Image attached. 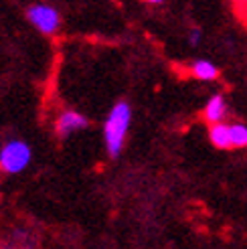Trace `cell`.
Returning <instances> with one entry per match:
<instances>
[{"mask_svg": "<svg viewBox=\"0 0 247 249\" xmlns=\"http://www.w3.org/2000/svg\"><path fill=\"white\" fill-rule=\"evenodd\" d=\"M132 124V106L128 102H118L107 114L104 124V144L109 158H118L126 146V138Z\"/></svg>", "mask_w": 247, "mask_h": 249, "instance_id": "cell-1", "label": "cell"}, {"mask_svg": "<svg viewBox=\"0 0 247 249\" xmlns=\"http://www.w3.org/2000/svg\"><path fill=\"white\" fill-rule=\"evenodd\" d=\"M31 156H33V152L27 142L12 140L0 150V168L6 174H18L29 166Z\"/></svg>", "mask_w": 247, "mask_h": 249, "instance_id": "cell-2", "label": "cell"}, {"mask_svg": "<svg viewBox=\"0 0 247 249\" xmlns=\"http://www.w3.org/2000/svg\"><path fill=\"white\" fill-rule=\"evenodd\" d=\"M27 17L35 29H39L43 35H55L61 27L59 10L49 4H35L29 8Z\"/></svg>", "mask_w": 247, "mask_h": 249, "instance_id": "cell-3", "label": "cell"}, {"mask_svg": "<svg viewBox=\"0 0 247 249\" xmlns=\"http://www.w3.org/2000/svg\"><path fill=\"white\" fill-rule=\"evenodd\" d=\"M88 126H89V120L83 114H79V111H75V109H67L57 118L55 130H57L59 138H67V136H71V134L85 130Z\"/></svg>", "mask_w": 247, "mask_h": 249, "instance_id": "cell-4", "label": "cell"}, {"mask_svg": "<svg viewBox=\"0 0 247 249\" xmlns=\"http://www.w3.org/2000/svg\"><path fill=\"white\" fill-rule=\"evenodd\" d=\"M227 99L223 93H215L211 95V99L207 102L205 109H203V120L211 126V124H217V122H225L227 118Z\"/></svg>", "mask_w": 247, "mask_h": 249, "instance_id": "cell-5", "label": "cell"}, {"mask_svg": "<svg viewBox=\"0 0 247 249\" xmlns=\"http://www.w3.org/2000/svg\"><path fill=\"white\" fill-rule=\"evenodd\" d=\"M189 71H191V75L194 79H199V81H215L221 75L219 67L213 63V61H209V59H196V61H193V63L189 65Z\"/></svg>", "mask_w": 247, "mask_h": 249, "instance_id": "cell-6", "label": "cell"}, {"mask_svg": "<svg viewBox=\"0 0 247 249\" xmlns=\"http://www.w3.org/2000/svg\"><path fill=\"white\" fill-rule=\"evenodd\" d=\"M209 140L217 150H231V138H229V124L217 122L209 126Z\"/></svg>", "mask_w": 247, "mask_h": 249, "instance_id": "cell-7", "label": "cell"}, {"mask_svg": "<svg viewBox=\"0 0 247 249\" xmlns=\"http://www.w3.org/2000/svg\"><path fill=\"white\" fill-rule=\"evenodd\" d=\"M229 138H231V148H237V150L247 148V126L243 122L229 124Z\"/></svg>", "mask_w": 247, "mask_h": 249, "instance_id": "cell-8", "label": "cell"}, {"mask_svg": "<svg viewBox=\"0 0 247 249\" xmlns=\"http://www.w3.org/2000/svg\"><path fill=\"white\" fill-rule=\"evenodd\" d=\"M187 41H189L191 47H199L201 41H203V31H201L199 27H193V29L189 31V35H187Z\"/></svg>", "mask_w": 247, "mask_h": 249, "instance_id": "cell-9", "label": "cell"}, {"mask_svg": "<svg viewBox=\"0 0 247 249\" xmlns=\"http://www.w3.org/2000/svg\"><path fill=\"white\" fill-rule=\"evenodd\" d=\"M146 4H162V2H166V0H144Z\"/></svg>", "mask_w": 247, "mask_h": 249, "instance_id": "cell-10", "label": "cell"}, {"mask_svg": "<svg viewBox=\"0 0 247 249\" xmlns=\"http://www.w3.org/2000/svg\"><path fill=\"white\" fill-rule=\"evenodd\" d=\"M237 2H239V4H243V6L247 8V0H237Z\"/></svg>", "mask_w": 247, "mask_h": 249, "instance_id": "cell-11", "label": "cell"}]
</instances>
